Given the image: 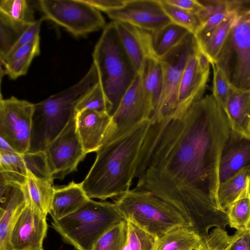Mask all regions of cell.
I'll return each instance as SVG.
<instances>
[{"label":"cell","mask_w":250,"mask_h":250,"mask_svg":"<svg viewBox=\"0 0 250 250\" xmlns=\"http://www.w3.org/2000/svg\"><path fill=\"white\" fill-rule=\"evenodd\" d=\"M227 115L212 94L183 114L151 122L139 158L135 188L176 208L199 235L219 227L221 159L231 139Z\"/></svg>","instance_id":"obj_1"},{"label":"cell","mask_w":250,"mask_h":250,"mask_svg":"<svg viewBox=\"0 0 250 250\" xmlns=\"http://www.w3.org/2000/svg\"><path fill=\"white\" fill-rule=\"evenodd\" d=\"M150 120H146L121 137L103 144L82 186L87 196L105 201L131 189Z\"/></svg>","instance_id":"obj_2"},{"label":"cell","mask_w":250,"mask_h":250,"mask_svg":"<svg viewBox=\"0 0 250 250\" xmlns=\"http://www.w3.org/2000/svg\"><path fill=\"white\" fill-rule=\"evenodd\" d=\"M98 81L97 69L92 63L77 83L34 104L28 152L44 151L47 145L59 135L76 114L75 108L80 99Z\"/></svg>","instance_id":"obj_3"},{"label":"cell","mask_w":250,"mask_h":250,"mask_svg":"<svg viewBox=\"0 0 250 250\" xmlns=\"http://www.w3.org/2000/svg\"><path fill=\"white\" fill-rule=\"evenodd\" d=\"M92 58L111 117L138 75L123 46L113 21L104 28L94 47Z\"/></svg>","instance_id":"obj_4"},{"label":"cell","mask_w":250,"mask_h":250,"mask_svg":"<svg viewBox=\"0 0 250 250\" xmlns=\"http://www.w3.org/2000/svg\"><path fill=\"white\" fill-rule=\"evenodd\" d=\"M123 220L114 202L90 199L75 212L51 224L63 241L77 250H91L103 234Z\"/></svg>","instance_id":"obj_5"},{"label":"cell","mask_w":250,"mask_h":250,"mask_svg":"<svg viewBox=\"0 0 250 250\" xmlns=\"http://www.w3.org/2000/svg\"><path fill=\"white\" fill-rule=\"evenodd\" d=\"M113 202L125 221H130L158 239L168 232L190 225L174 207L152 193L131 189Z\"/></svg>","instance_id":"obj_6"},{"label":"cell","mask_w":250,"mask_h":250,"mask_svg":"<svg viewBox=\"0 0 250 250\" xmlns=\"http://www.w3.org/2000/svg\"><path fill=\"white\" fill-rule=\"evenodd\" d=\"M214 63L230 86L250 90V23L242 21L240 15Z\"/></svg>","instance_id":"obj_7"},{"label":"cell","mask_w":250,"mask_h":250,"mask_svg":"<svg viewBox=\"0 0 250 250\" xmlns=\"http://www.w3.org/2000/svg\"><path fill=\"white\" fill-rule=\"evenodd\" d=\"M195 35L190 33L184 40L159 59L163 72L161 96L151 122L175 116L178 89L183 72L190 56L197 49Z\"/></svg>","instance_id":"obj_8"},{"label":"cell","mask_w":250,"mask_h":250,"mask_svg":"<svg viewBox=\"0 0 250 250\" xmlns=\"http://www.w3.org/2000/svg\"><path fill=\"white\" fill-rule=\"evenodd\" d=\"M38 5L48 19L74 36H81L105 26L100 11L84 0H40Z\"/></svg>","instance_id":"obj_9"},{"label":"cell","mask_w":250,"mask_h":250,"mask_svg":"<svg viewBox=\"0 0 250 250\" xmlns=\"http://www.w3.org/2000/svg\"><path fill=\"white\" fill-rule=\"evenodd\" d=\"M34 104L14 96L0 100V137L19 153L29 151Z\"/></svg>","instance_id":"obj_10"},{"label":"cell","mask_w":250,"mask_h":250,"mask_svg":"<svg viewBox=\"0 0 250 250\" xmlns=\"http://www.w3.org/2000/svg\"><path fill=\"white\" fill-rule=\"evenodd\" d=\"M76 115L44 150L54 180H62L76 171L87 154L77 131Z\"/></svg>","instance_id":"obj_11"},{"label":"cell","mask_w":250,"mask_h":250,"mask_svg":"<svg viewBox=\"0 0 250 250\" xmlns=\"http://www.w3.org/2000/svg\"><path fill=\"white\" fill-rule=\"evenodd\" d=\"M151 117L144 95L142 76L138 74L111 117L102 145L127 133Z\"/></svg>","instance_id":"obj_12"},{"label":"cell","mask_w":250,"mask_h":250,"mask_svg":"<svg viewBox=\"0 0 250 250\" xmlns=\"http://www.w3.org/2000/svg\"><path fill=\"white\" fill-rule=\"evenodd\" d=\"M113 21L154 32L172 22L160 0H125L121 7L105 13Z\"/></svg>","instance_id":"obj_13"},{"label":"cell","mask_w":250,"mask_h":250,"mask_svg":"<svg viewBox=\"0 0 250 250\" xmlns=\"http://www.w3.org/2000/svg\"><path fill=\"white\" fill-rule=\"evenodd\" d=\"M46 217L35 208L27 198L11 234L13 250L42 249L48 227Z\"/></svg>","instance_id":"obj_14"},{"label":"cell","mask_w":250,"mask_h":250,"mask_svg":"<svg viewBox=\"0 0 250 250\" xmlns=\"http://www.w3.org/2000/svg\"><path fill=\"white\" fill-rule=\"evenodd\" d=\"M197 49L188 58L183 72L175 117L183 114L204 97L210 69H204L199 64L196 55Z\"/></svg>","instance_id":"obj_15"},{"label":"cell","mask_w":250,"mask_h":250,"mask_svg":"<svg viewBox=\"0 0 250 250\" xmlns=\"http://www.w3.org/2000/svg\"><path fill=\"white\" fill-rule=\"evenodd\" d=\"M113 21L125 51L140 74L146 59L155 57L152 46V33L126 23Z\"/></svg>","instance_id":"obj_16"},{"label":"cell","mask_w":250,"mask_h":250,"mask_svg":"<svg viewBox=\"0 0 250 250\" xmlns=\"http://www.w3.org/2000/svg\"><path fill=\"white\" fill-rule=\"evenodd\" d=\"M76 120L84 151L96 152L102 145L111 116L107 112L85 110L76 114Z\"/></svg>","instance_id":"obj_17"},{"label":"cell","mask_w":250,"mask_h":250,"mask_svg":"<svg viewBox=\"0 0 250 250\" xmlns=\"http://www.w3.org/2000/svg\"><path fill=\"white\" fill-rule=\"evenodd\" d=\"M225 112L231 135L250 140L248 125L250 119V90H242L230 86Z\"/></svg>","instance_id":"obj_18"},{"label":"cell","mask_w":250,"mask_h":250,"mask_svg":"<svg viewBox=\"0 0 250 250\" xmlns=\"http://www.w3.org/2000/svg\"><path fill=\"white\" fill-rule=\"evenodd\" d=\"M27 202L25 186L14 184L6 206L0 209V250H13L11 234Z\"/></svg>","instance_id":"obj_19"},{"label":"cell","mask_w":250,"mask_h":250,"mask_svg":"<svg viewBox=\"0 0 250 250\" xmlns=\"http://www.w3.org/2000/svg\"><path fill=\"white\" fill-rule=\"evenodd\" d=\"M90 199L81 183L72 182L64 187H55L49 214L53 220H60L80 209Z\"/></svg>","instance_id":"obj_20"},{"label":"cell","mask_w":250,"mask_h":250,"mask_svg":"<svg viewBox=\"0 0 250 250\" xmlns=\"http://www.w3.org/2000/svg\"><path fill=\"white\" fill-rule=\"evenodd\" d=\"M140 74L145 99L152 117L158 106L163 88V72L159 60L155 57L147 58Z\"/></svg>","instance_id":"obj_21"},{"label":"cell","mask_w":250,"mask_h":250,"mask_svg":"<svg viewBox=\"0 0 250 250\" xmlns=\"http://www.w3.org/2000/svg\"><path fill=\"white\" fill-rule=\"evenodd\" d=\"M53 180L37 176L28 171L25 185L28 200L35 208L46 216L51 207L55 188Z\"/></svg>","instance_id":"obj_22"},{"label":"cell","mask_w":250,"mask_h":250,"mask_svg":"<svg viewBox=\"0 0 250 250\" xmlns=\"http://www.w3.org/2000/svg\"><path fill=\"white\" fill-rule=\"evenodd\" d=\"M239 17V14L236 11H233L210 33L202 36H195L199 47L208 57L210 63L215 61L232 27Z\"/></svg>","instance_id":"obj_23"},{"label":"cell","mask_w":250,"mask_h":250,"mask_svg":"<svg viewBox=\"0 0 250 250\" xmlns=\"http://www.w3.org/2000/svg\"><path fill=\"white\" fill-rule=\"evenodd\" d=\"M40 52V38L17 49L11 55L0 60L3 66V74L16 79L25 75L33 59Z\"/></svg>","instance_id":"obj_24"},{"label":"cell","mask_w":250,"mask_h":250,"mask_svg":"<svg viewBox=\"0 0 250 250\" xmlns=\"http://www.w3.org/2000/svg\"><path fill=\"white\" fill-rule=\"evenodd\" d=\"M250 165V140L243 139L241 143L226 149L220 164V182L224 181Z\"/></svg>","instance_id":"obj_25"},{"label":"cell","mask_w":250,"mask_h":250,"mask_svg":"<svg viewBox=\"0 0 250 250\" xmlns=\"http://www.w3.org/2000/svg\"><path fill=\"white\" fill-rule=\"evenodd\" d=\"M28 171L24 153L0 150V180L25 186Z\"/></svg>","instance_id":"obj_26"},{"label":"cell","mask_w":250,"mask_h":250,"mask_svg":"<svg viewBox=\"0 0 250 250\" xmlns=\"http://www.w3.org/2000/svg\"><path fill=\"white\" fill-rule=\"evenodd\" d=\"M202 238L188 227L173 229L158 238L154 250H197Z\"/></svg>","instance_id":"obj_27"},{"label":"cell","mask_w":250,"mask_h":250,"mask_svg":"<svg viewBox=\"0 0 250 250\" xmlns=\"http://www.w3.org/2000/svg\"><path fill=\"white\" fill-rule=\"evenodd\" d=\"M190 33L186 28L173 22L152 32V46L155 56L160 59L181 43Z\"/></svg>","instance_id":"obj_28"},{"label":"cell","mask_w":250,"mask_h":250,"mask_svg":"<svg viewBox=\"0 0 250 250\" xmlns=\"http://www.w3.org/2000/svg\"><path fill=\"white\" fill-rule=\"evenodd\" d=\"M226 211L230 228L236 230L250 229V176L245 188Z\"/></svg>","instance_id":"obj_29"},{"label":"cell","mask_w":250,"mask_h":250,"mask_svg":"<svg viewBox=\"0 0 250 250\" xmlns=\"http://www.w3.org/2000/svg\"><path fill=\"white\" fill-rule=\"evenodd\" d=\"M250 176V165L220 183L218 193L219 209L226 211L245 188Z\"/></svg>","instance_id":"obj_30"},{"label":"cell","mask_w":250,"mask_h":250,"mask_svg":"<svg viewBox=\"0 0 250 250\" xmlns=\"http://www.w3.org/2000/svg\"><path fill=\"white\" fill-rule=\"evenodd\" d=\"M0 16L17 24H29L35 21L33 8L26 0H0Z\"/></svg>","instance_id":"obj_31"},{"label":"cell","mask_w":250,"mask_h":250,"mask_svg":"<svg viewBox=\"0 0 250 250\" xmlns=\"http://www.w3.org/2000/svg\"><path fill=\"white\" fill-rule=\"evenodd\" d=\"M127 234V222L124 220L103 234L91 250H125Z\"/></svg>","instance_id":"obj_32"},{"label":"cell","mask_w":250,"mask_h":250,"mask_svg":"<svg viewBox=\"0 0 250 250\" xmlns=\"http://www.w3.org/2000/svg\"><path fill=\"white\" fill-rule=\"evenodd\" d=\"M160 2L172 22L186 28L194 35L198 32L201 21L198 14L171 5L165 0H160Z\"/></svg>","instance_id":"obj_33"},{"label":"cell","mask_w":250,"mask_h":250,"mask_svg":"<svg viewBox=\"0 0 250 250\" xmlns=\"http://www.w3.org/2000/svg\"><path fill=\"white\" fill-rule=\"evenodd\" d=\"M126 221L127 234L125 250H154L158 238L135 223Z\"/></svg>","instance_id":"obj_34"},{"label":"cell","mask_w":250,"mask_h":250,"mask_svg":"<svg viewBox=\"0 0 250 250\" xmlns=\"http://www.w3.org/2000/svg\"><path fill=\"white\" fill-rule=\"evenodd\" d=\"M85 110L104 112L108 114L109 105L99 82L90 88L76 104V114Z\"/></svg>","instance_id":"obj_35"},{"label":"cell","mask_w":250,"mask_h":250,"mask_svg":"<svg viewBox=\"0 0 250 250\" xmlns=\"http://www.w3.org/2000/svg\"><path fill=\"white\" fill-rule=\"evenodd\" d=\"M29 24L15 23L0 16V59L7 54Z\"/></svg>","instance_id":"obj_36"},{"label":"cell","mask_w":250,"mask_h":250,"mask_svg":"<svg viewBox=\"0 0 250 250\" xmlns=\"http://www.w3.org/2000/svg\"><path fill=\"white\" fill-rule=\"evenodd\" d=\"M210 64L213 70L212 94L225 110L229 96L230 85L221 69L214 62Z\"/></svg>","instance_id":"obj_37"},{"label":"cell","mask_w":250,"mask_h":250,"mask_svg":"<svg viewBox=\"0 0 250 250\" xmlns=\"http://www.w3.org/2000/svg\"><path fill=\"white\" fill-rule=\"evenodd\" d=\"M230 235L224 229L215 228L205 237L197 250H229Z\"/></svg>","instance_id":"obj_38"},{"label":"cell","mask_w":250,"mask_h":250,"mask_svg":"<svg viewBox=\"0 0 250 250\" xmlns=\"http://www.w3.org/2000/svg\"><path fill=\"white\" fill-rule=\"evenodd\" d=\"M44 20H45V18L43 16L38 20H35L29 24L10 48L7 54L2 59H0V60L10 56L17 49L30 43L38 37L40 36L39 34L41 24Z\"/></svg>","instance_id":"obj_39"},{"label":"cell","mask_w":250,"mask_h":250,"mask_svg":"<svg viewBox=\"0 0 250 250\" xmlns=\"http://www.w3.org/2000/svg\"><path fill=\"white\" fill-rule=\"evenodd\" d=\"M229 250H250V229L236 230L230 235Z\"/></svg>","instance_id":"obj_40"},{"label":"cell","mask_w":250,"mask_h":250,"mask_svg":"<svg viewBox=\"0 0 250 250\" xmlns=\"http://www.w3.org/2000/svg\"><path fill=\"white\" fill-rule=\"evenodd\" d=\"M100 11L104 13L123 6L125 0H84Z\"/></svg>","instance_id":"obj_41"},{"label":"cell","mask_w":250,"mask_h":250,"mask_svg":"<svg viewBox=\"0 0 250 250\" xmlns=\"http://www.w3.org/2000/svg\"><path fill=\"white\" fill-rule=\"evenodd\" d=\"M175 6L198 14L204 8L199 0H165Z\"/></svg>","instance_id":"obj_42"},{"label":"cell","mask_w":250,"mask_h":250,"mask_svg":"<svg viewBox=\"0 0 250 250\" xmlns=\"http://www.w3.org/2000/svg\"><path fill=\"white\" fill-rule=\"evenodd\" d=\"M0 150L10 152H17L11 146L1 137H0Z\"/></svg>","instance_id":"obj_43"},{"label":"cell","mask_w":250,"mask_h":250,"mask_svg":"<svg viewBox=\"0 0 250 250\" xmlns=\"http://www.w3.org/2000/svg\"><path fill=\"white\" fill-rule=\"evenodd\" d=\"M248 132H249V134L250 138V119L249 125H248Z\"/></svg>","instance_id":"obj_44"},{"label":"cell","mask_w":250,"mask_h":250,"mask_svg":"<svg viewBox=\"0 0 250 250\" xmlns=\"http://www.w3.org/2000/svg\"><path fill=\"white\" fill-rule=\"evenodd\" d=\"M43 250V249H38V250Z\"/></svg>","instance_id":"obj_45"}]
</instances>
